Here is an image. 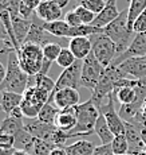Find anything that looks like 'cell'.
Instances as JSON below:
<instances>
[{
  "label": "cell",
  "instance_id": "cell-24",
  "mask_svg": "<svg viewBox=\"0 0 146 155\" xmlns=\"http://www.w3.org/2000/svg\"><path fill=\"white\" fill-rule=\"evenodd\" d=\"M43 27L46 31H48L50 34L55 35L58 38H68L71 27L64 22V19H59L55 22H43Z\"/></svg>",
  "mask_w": 146,
  "mask_h": 155
},
{
  "label": "cell",
  "instance_id": "cell-19",
  "mask_svg": "<svg viewBox=\"0 0 146 155\" xmlns=\"http://www.w3.org/2000/svg\"><path fill=\"white\" fill-rule=\"evenodd\" d=\"M76 126V107L61 109L56 116L55 127L64 132H70Z\"/></svg>",
  "mask_w": 146,
  "mask_h": 155
},
{
  "label": "cell",
  "instance_id": "cell-48",
  "mask_svg": "<svg viewBox=\"0 0 146 155\" xmlns=\"http://www.w3.org/2000/svg\"><path fill=\"white\" fill-rule=\"evenodd\" d=\"M51 2H54L55 4H58L61 8H64L68 5V3H70V0H51Z\"/></svg>",
  "mask_w": 146,
  "mask_h": 155
},
{
  "label": "cell",
  "instance_id": "cell-9",
  "mask_svg": "<svg viewBox=\"0 0 146 155\" xmlns=\"http://www.w3.org/2000/svg\"><path fill=\"white\" fill-rule=\"evenodd\" d=\"M80 76H82V61H76L74 65L62 71L59 78L55 81V89L52 93L63 88L78 89L80 86Z\"/></svg>",
  "mask_w": 146,
  "mask_h": 155
},
{
  "label": "cell",
  "instance_id": "cell-50",
  "mask_svg": "<svg viewBox=\"0 0 146 155\" xmlns=\"http://www.w3.org/2000/svg\"><path fill=\"white\" fill-rule=\"evenodd\" d=\"M12 155H31L28 151H24V150H16Z\"/></svg>",
  "mask_w": 146,
  "mask_h": 155
},
{
  "label": "cell",
  "instance_id": "cell-5",
  "mask_svg": "<svg viewBox=\"0 0 146 155\" xmlns=\"http://www.w3.org/2000/svg\"><path fill=\"white\" fill-rule=\"evenodd\" d=\"M17 57H19L22 69L28 76L34 77L40 73L44 61L43 47L42 46L35 43H23L20 46V50L17 51Z\"/></svg>",
  "mask_w": 146,
  "mask_h": 155
},
{
  "label": "cell",
  "instance_id": "cell-20",
  "mask_svg": "<svg viewBox=\"0 0 146 155\" xmlns=\"http://www.w3.org/2000/svg\"><path fill=\"white\" fill-rule=\"evenodd\" d=\"M11 18H12V27H14L15 37H16L17 43L22 46V45L24 43L30 30H31L32 19H26V18H22L20 15H17V16H11Z\"/></svg>",
  "mask_w": 146,
  "mask_h": 155
},
{
  "label": "cell",
  "instance_id": "cell-37",
  "mask_svg": "<svg viewBox=\"0 0 146 155\" xmlns=\"http://www.w3.org/2000/svg\"><path fill=\"white\" fill-rule=\"evenodd\" d=\"M12 51H16V50H15V47L10 41H0V61L7 64L8 55Z\"/></svg>",
  "mask_w": 146,
  "mask_h": 155
},
{
  "label": "cell",
  "instance_id": "cell-3",
  "mask_svg": "<svg viewBox=\"0 0 146 155\" xmlns=\"http://www.w3.org/2000/svg\"><path fill=\"white\" fill-rule=\"evenodd\" d=\"M102 32L115 43L118 55L122 54L132 43L133 38L135 37V32L130 30L129 25H127V10L122 11L120 16L115 20H113L110 25H107L102 30Z\"/></svg>",
  "mask_w": 146,
  "mask_h": 155
},
{
  "label": "cell",
  "instance_id": "cell-52",
  "mask_svg": "<svg viewBox=\"0 0 146 155\" xmlns=\"http://www.w3.org/2000/svg\"><path fill=\"white\" fill-rule=\"evenodd\" d=\"M141 112H142V115H144V116H145V119H146V103L144 104V107H142Z\"/></svg>",
  "mask_w": 146,
  "mask_h": 155
},
{
  "label": "cell",
  "instance_id": "cell-6",
  "mask_svg": "<svg viewBox=\"0 0 146 155\" xmlns=\"http://www.w3.org/2000/svg\"><path fill=\"white\" fill-rule=\"evenodd\" d=\"M91 42H93V53L97 57V59L105 68H109L114 62V59L118 57L117 46L115 43L106 37L103 32L91 35Z\"/></svg>",
  "mask_w": 146,
  "mask_h": 155
},
{
  "label": "cell",
  "instance_id": "cell-17",
  "mask_svg": "<svg viewBox=\"0 0 146 155\" xmlns=\"http://www.w3.org/2000/svg\"><path fill=\"white\" fill-rule=\"evenodd\" d=\"M35 15L43 22H55L62 18V8L51 0H42L39 7L35 10Z\"/></svg>",
  "mask_w": 146,
  "mask_h": 155
},
{
  "label": "cell",
  "instance_id": "cell-54",
  "mask_svg": "<svg viewBox=\"0 0 146 155\" xmlns=\"http://www.w3.org/2000/svg\"><path fill=\"white\" fill-rule=\"evenodd\" d=\"M139 155H146V146H145V148H144V150L141 151V154H139Z\"/></svg>",
  "mask_w": 146,
  "mask_h": 155
},
{
  "label": "cell",
  "instance_id": "cell-1",
  "mask_svg": "<svg viewBox=\"0 0 146 155\" xmlns=\"http://www.w3.org/2000/svg\"><path fill=\"white\" fill-rule=\"evenodd\" d=\"M34 85H35V76L34 77L28 76L22 69L16 51L10 53L7 61V76H5V81H4L5 91L24 94L27 89Z\"/></svg>",
  "mask_w": 146,
  "mask_h": 155
},
{
  "label": "cell",
  "instance_id": "cell-53",
  "mask_svg": "<svg viewBox=\"0 0 146 155\" xmlns=\"http://www.w3.org/2000/svg\"><path fill=\"white\" fill-rule=\"evenodd\" d=\"M4 89H5V86H4V84H3V85H0V94H2V93H3V91H4Z\"/></svg>",
  "mask_w": 146,
  "mask_h": 155
},
{
  "label": "cell",
  "instance_id": "cell-10",
  "mask_svg": "<svg viewBox=\"0 0 146 155\" xmlns=\"http://www.w3.org/2000/svg\"><path fill=\"white\" fill-rule=\"evenodd\" d=\"M146 55V32H141V34H135L133 38L132 43L129 45L126 50L122 54H120L113 62V66H120L125 61L130 58H138V57H145Z\"/></svg>",
  "mask_w": 146,
  "mask_h": 155
},
{
  "label": "cell",
  "instance_id": "cell-14",
  "mask_svg": "<svg viewBox=\"0 0 146 155\" xmlns=\"http://www.w3.org/2000/svg\"><path fill=\"white\" fill-rule=\"evenodd\" d=\"M120 11L117 8V0H107L106 2V5L99 14H97L95 19L93 20L91 26L94 27L99 28V30H103L107 25L115 20L118 16H120Z\"/></svg>",
  "mask_w": 146,
  "mask_h": 155
},
{
  "label": "cell",
  "instance_id": "cell-36",
  "mask_svg": "<svg viewBox=\"0 0 146 155\" xmlns=\"http://www.w3.org/2000/svg\"><path fill=\"white\" fill-rule=\"evenodd\" d=\"M74 11H75V14L80 18L83 25H91L93 20L95 19V16H97V15L94 12H91L90 10H87V8H85L83 5H79V4H76L75 7H74Z\"/></svg>",
  "mask_w": 146,
  "mask_h": 155
},
{
  "label": "cell",
  "instance_id": "cell-32",
  "mask_svg": "<svg viewBox=\"0 0 146 155\" xmlns=\"http://www.w3.org/2000/svg\"><path fill=\"white\" fill-rule=\"evenodd\" d=\"M76 61H78V59L75 58V55L71 53V50L68 49V47H63L62 51H61V54H59V57L56 58V64H58V66L63 68V69L70 68L71 65H74Z\"/></svg>",
  "mask_w": 146,
  "mask_h": 155
},
{
  "label": "cell",
  "instance_id": "cell-40",
  "mask_svg": "<svg viewBox=\"0 0 146 155\" xmlns=\"http://www.w3.org/2000/svg\"><path fill=\"white\" fill-rule=\"evenodd\" d=\"M14 147H15V136L0 132V148H14Z\"/></svg>",
  "mask_w": 146,
  "mask_h": 155
},
{
  "label": "cell",
  "instance_id": "cell-46",
  "mask_svg": "<svg viewBox=\"0 0 146 155\" xmlns=\"http://www.w3.org/2000/svg\"><path fill=\"white\" fill-rule=\"evenodd\" d=\"M50 155H67V151L64 147H55Z\"/></svg>",
  "mask_w": 146,
  "mask_h": 155
},
{
  "label": "cell",
  "instance_id": "cell-33",
  "mask_svg": "<svg viewBox=\"0 0 146 155\" xmlns=\"http://www.w3.org/2000/svg\"><path fill=\"white\" fill-rule=\"evenodd\" d=\"M63 47L59 43H48L46 46H43V55L44 59H48L51 62H56V58L61 54Z\"/></svg>",
  "mask_w": 146,
  "mask_h": 155
},
{
  "label": "cell",
  "instance_id": "cell-34",
  "mask_svg": "<svg viewBox=\"0 0 146 155\" xmlns=\"http://www.w3.org/2000/svg\"><path fill=\"white\" fill-rule=\"evenodd\" d=\"M35 85L50 92V93H52L54 89H55V81L52 78H50L48 74H36L35 76Z\"/></svg>",
  "mask_w": 146,
  "mask_h": 155
},
{
  "label": "cell",
  "instance_id": "cell-42",
  "mask_svg": "<svg viewBox=\"0 0 146 155\" xmlns=\"http://www.w3.org/2000/svg\"><path fill=\"white\" fill-rule=\"evenodd\" d=\"M0 41H10V35L7 32V28H5L4 23H3L2 18H0ZM11 42V41H10Z\"/></svg>",
  "mask_w": 146,
  "mask_h": 155
},
{
  "label": "cell",
  "instance_id": "cell-45",
  "mask_svg": "<svg viewBox=\"0 0 146 155\" xmlns=\"http://www.w3.org/2000/svg\"><path fill=\"white\" fill-rule=\"evenodd\" d=\"M23 3H24L26 5H28L30 8H31V10H36L38 7H39V4L42 3V0H22Z\"/></svg>",
  "mask_w": 146,
  "mask_h": 155
},
{
  "label": "cell",
  "instance_id": "cell-44",
  "mask_svg": "<svg viewBox=\"0 0 146 155\" xmlns=\"http://www.w3.org/2000/svg\"><path fill=\"white\" fill-rule=\"evenodd\" d=\"M5 76H7V66L4 65V62L0 61V85L4 84Z\"/></svg>",
  "mask_w": 146,
  "mask_h": 155
},
{
  "label": "cell",
  "instance_id": "cell-11",
  "mask_svg": "<svg viewBox=\"0 0 146 155\" xmlns=\"http://www.w3.org/2000/svg\"><path fill=\"white\" fill-rule=\"evenodd\" d=\"M23 124H24V130L28 134H31L34 138L43 139V140H48V142H50V139H51L54 131L56 130L55 126L43 123V121L39 120L38 117H34V119L24 117L23 119Z\"/></svg>",
  "mask_w": 146,
  "mask_h": 155
},
{
  "label": "cell",
  "instance_id": "cell-31",
  "mask_svg": "<svg viewBox=\"0 0 146 155\" xmlns=\"http://www.w3.org/2000/svg\"><path fill=\"white\" fill-rule=\"evenodd\" d=\"M54 148H55V147H54V144H52L51 142L35 138L34 147H32L31 155H50Z\"/></svg>",
  "mask_w": 146,
  "mask_h": 155
},
{
  "label": "cell",
  "instance_id": "cell-41",
  "mask_svg": "<svg viewBox=\"0 0 146 155\" xmlns=\"http://www.w3.org/2000/svg\"><path fill=\"white\" fill-rule=\"evenodd\" d=\"M94 155H115L113 153V148L110 144H101L98 147H95Z\"/></svg>",
  "mask_w": 146,
  "mask_h": 155
},
{
  "label": "cell",
  "instance_id": "cell-23",
  "mask_svg": "<svg viewBox=\"0 0 146 155\" xmlns=\"http://www.w3.org/2000/svg\"><path fill=\"white\" fill-rule=\"evenodd\" d=\"M94 131L98 135V138L101 139L102 144H110V143L113 142V139H114V136H115L114 134L111 132V130H110L109 124H107V121H106V119H105L103 115H99L97 123H95Z\"/></svg>",
  "mask_w": 146,
  "mask_h": 155
},
{
  "label": "cell",
  "instance_id": "cell-56",
  "mask_svg": "<svg viewBox=\"0 0 146 155\" xmlns=\"http://www.w3.org/2000/svg\"><path fill=\"white\" fill-rule=\"evenodd\" d=\"M126 155H130V154H126Z\"/></svg>",
  "mask_w": 146,
  "mask_h": 155
},
{
  "label": "cell",
  "instance_id": "cell-49",
  "mask_svg": "<svg viewBox=\"0 0 146 155\" xmlns=\"http://www.w3.org/2000/svg\"><path fill=\"white\" fill-rule=\"evenodd\" d=\"M8 11V0H0V12Z\"/></svg>",
  "mask_w": 146,
  "mask_h": 155
},
{
  "label": "cell",
  "instance_id": "cell-8",
  "mask_svg": "<svg viewBox=\"0 0 146 155\" xmlns=\"http://www.w3.org/2000/svg\"><path fill=\"white\" fill-rule=\"evenodd\" d=\"M98 111L101 115L105 116L107 124H109L111 132L117 135H122L125 134V121L122 120V117L120 116V113L115 111V105H114V93L109 94L107 99L103 101L101 105L97 107Z\"/></svg>",
  "mask_w": 146,
  "mask_h": 155
},
{
  "label": "cell",
  "instance_id": "cell-30",
  "mask_svg": "<svg viewBox=\"0 0 146 155\" xmlns=\"http://www.w3.org/2000/svg\"><path fill=\"white\" fill-rule=\"evenodd\" d=\"M113 148V153L115 155H126L129 154V143H127L126 135L122 134V135H117L114 136L113 142L110 143Z\"/></svg>",
  "mask_w": 146,
  "mask_h": 155
},
{
  "label": "cell",
  "instance_id": "cell-7",
  "mask_svg": "<svg viewBox=\"0 0 146 155\" xmlns=\"http://www.w3.org/2000/svg\"><path fill=\"white\" fill-rule=\"evenodd\" d=\"M106 68L101 64L91 51L90 54L82 61V76H80V86L90 89L91 92L97 88L101 76Z\"/></svg>",
  "mask_w": 146,
  "mask_h": 155
},
{
  "label": "cell",
  "instance_id": "cell-15",
  "mask_svg": "<svg viewBox=\"0 0 146 155\" xmlns=\"http://www.w3.org/2000/svg\"><path fill=\"white\" fill-rule=\"evenodd\" d=\"M125 135L129 143V154L139 155L145 148V143L141 136V127H137L132 123L125 121Z\"/></svg>",
  "mask_w": 146,
  "mask_h": 155
},
{
  "label": "cell",
  "instance_id": "cell-27",
  "mask_svg": "<svg viewBox=\"0 0 146 155\" xmlns=\"http://www.w3.org/2000/svg\"><path fill=\"white\" fill-rule=\"evenodd\" d=\"M146 10V0H130L127 7V25L129 28L133 30V25L135 19Z\"/></svg>",
  "mask_w": 146,
  "mask_h": 155
},
{
  "label": "cell",
  "instance_id": "cell-13",
  "mask_svg": "<svg viewBox=\"0 0 146 155\" xmlns=\"http://www.w3.org/2000/svg\"><path fill=\"white\" fill-rule=\"evenodd\" d=\"M20 107H22V111L24 113V117H28V119L38 117L43 104H42L36 97L35 85L30 86L24 92V94H23V101H22V104H20Z\"/></svg>",
  "mask_w": 146,
  "mask_h": 155
},
{
  "label": "cell",
  "instance_id": "cell-22",
  "mask_svg": "<svg viewBox=\"0 0 146 155\" xmlns=\"http://www.w3.org/2000/svg\"><path fill=\"white\" fill-rule=\"evenodd\" d=\"M141 82V80H139ZM139 85V84H138ZM138 85L135 86H121V88H117L114 91V94L117 97V100L121 103V105H127V104H132L137 100V96H138Z\"/></svg>",
  "mask_w": 146,
  "mask_h": 155
},
{
  "label": "cell",
  "instance_id": "cell-35",
  "mask_svg": "<svg viewBox=\"0 0 146 155\" xmlns=\"http://www.w3.org/2000/svg\"><path fill=\"white\" fill-rule=\"evenodd\" d=\"M78 4L83 5L85 8H87V10H90L91 12L97 15L105 8L106 2L105 0H78Z\"/></svg>",
  "mask_w": 146,
  "mask_h": 155
},
{
  "label": "cell",
  "instance_id": "cell-2",
  "mask_svg": "<svg viewBox=\"0 0 146 155\" xmlns=\"http://www.w3.org/2000/svg\"><path fill=\"white\" fill-rule=\"evenodd\" d=\"M99 111L93 100H87L86 103L76 105V126L74 130L67 132L68 139L78 136H89L95 132V123L99 117Z\"/></svg>",
  "mask_w": 146,
  "mask_h": 155
},
{
  "label": "cell",
  "instance_id": "cell-25",
  "mask_svg": "<svg viewBox=\"0 0 146 155\" xmlns=\"http://www.w3.org/2000/svg\"><path fill=\"white\" fill-rule=\"evenodd\" d=\"M67 155H94L95 146L93 142L89 140H78L73 144L66 146Z\"/></svg>",
  "mask_w": 146,
  "mask_h": 155
},
{
  "label": "cell",
  "instance_id": "cell-4",
  "mask_svg": "<svg viewBox=\"0 0 146 155\" xmlns=\"http://www.w3.org/2000/svg\"><path fill=\"white\" fill-rule=\"evenodd\" d=\"M126 74L122 71L118 66H113L110 65L109 68H106L105 71L101 76V80L98 82L97 88L93 91V94H91L90 99L94 101L95 105H101L103 103L109 94L114 93L115 91V82L120 81L122 78H126Z\"/></svg>",
  "mask_w": 146,
  "mask_h": 155
},
{
  "label": "cell",
  "instance_id": "cell-51",
  "mask_svg": "<svg viewBox=\"0 0 146 155\" xmlns=\"http://www.w3.org/2000/svg\"><path fill=\"white\" fill-rule=\"evenodd\" d=\"M141 136H142V140H144L145 146H146V127L141 128Z\"/></svg>",
  "mask_w": 146,
  "mask_h": 155
},
{
  "label": "cell",
  "instance_id": "cell-18",
  "mask_svg": "<svg viewBox=\"0 0 146 155\" xmlns=\"http://www.w3.org/2000/svg\"><path fill=\"white\" fill-rule=\"evenodd\" d=\"M68 49L71 50L78 61H83L91 51H93V42L90 37H76L71 38L68 43Z\"/></svg>",
  "mask_w": 146,
  "mask_h": 155
},
{
  "label": "cell",
  "instance_id": "cell-43",
  "mask_svg": "<svg viewBox=\"0 0 146 155\" xmlns=\"http://www.w3.org/2000/svg\"><path fill=\"white\" fill-rule=\"evenodd\" d=\"M8 116H12V117H16V119H20V120H23L24 119V113H23V111H22V107H16V108L14 109L12 112L10 113Z\"/></svg>",
  "mask_w": 146,
  "mask_h": 155
},
{
  "label": "cell",
  "instance_id": "cell-28",
  "mask_svg": "<svg viewBox=\"0 0 146 155\" xmlns=\"http://www.w3.org/2000/svg\"><path fill=\"white\" fill-rule=\"evenodd\" d=\"M34 142H35V138L23 128V130L15 136V148H16V150L28 151V153L31 154L32 147H34Z\"/></svg>",
  "mask_w": 146,
  "mask_h": 155
},
{
  "label": "cell",
  "instance_id": "cell-12",
  "mask_svg": "<svg viewBox=\"0 0 146 155\" xmlns=\"http://www.w3.org/2000/svg\"><path fill=\"white\" fill-rule=\"evenodd\" d=\"M58 107L59 109H64V108H71V107H76L79 105V93L78 89H73V88H63L59 89L58 92L50 94V100L48 103H52Z\"/></svg>",
  "mask_w": 146,
  "mask_h": 155
},
{
  "label": "cell",
  "instance_id": "cell-39",
  "mask_svg": "<svg viewBox=\"0 0 146 155\" xmlns=\"http://www.w3.org/2000/svg\"><path fill=\"white\" fill-rule=\"evenodd\" d=\"M64 22H66L70 27H78V26L83 25L82 20H80V18L75 14V11L74 10L68 11V12L64 15Z\"/></svg>",
  "mask_w": 146,
  "mask_h": 155
},
{
  "label": "cell",
  "instance_id": "cell-26",
  "mask_svg": "<svg viewBox=\"0 0 146 155\" xmlns=\"http://www.w3.org/2000/svg\"><path fill=\"white\" fill-rule=\"evenodd\" d=\"M23 128H24L23 120L12 117V116H5V119L2 121V124H0V132L16 136Z\"/></svg>",
  "mask_w": 146,
  "mask_h": 155
},
{
  "label": "cell",
  "instance_id": "cell-38",
  "mask_svg": "<svg viewBox=\"0 0 146 155\" xmlns=\"http://www.w3.org/2000/svg\"><path fill=\"white\" fill-rule=\"evenodd\" d=\"M133 31L135 32V34L146 32V10L135 19V22H134V25H133Z\"/></svg>",
  "mask_w": 146,
  "mask_h": 155
},
{
  "label": "cell",
  "instance_id": "cell-55",
  "mask_svg": "<svg viewBox=\"0 0 146 155\" xmlns=\"http://www.w3.org/2000/svg\"><path fill=\"white\" fill-rule=\"evenodd\" d=\"M145 59H146V55H145Z\"/></svg>",
  "mask_w": 146,
  "mask_h": 155
},
{
  "label": "cell",
  "instance_id": "cell-16",
  "mask_svg": "<svg viewBox=\"0 0 146 155\" xmlns=\"http://www.w3.org/2000/svg\"><path fill=\"white\" fill-rule=\"evenodd\" d=\"M120 69L123 71L126 76H132L135 80H144L146 78V59L145 57H138V58H130L121 64Z\"/></svg>",
  "mask_w": 146,
  "mask_h": 155
},
{
  "label": "cell",
  "instance_id": "cell-29",
  "mask_svg": "<svg viewBox=\"0 0 146 155\" xmlns=\"http://www.w3.org/2000/svg\"><path fill=\"white\" fill-rule=\"evenodd\" d=\"M59 111H61V109H59L58 107H54L51 103H46L42 107L39 115H38V119L42 120L43 123L55 126V120H56V116H58Z\"/></svg>",
  "mask_w": 146,
  "mask_h": 155
},
{
  "label": "cell",
  "instance_id": "cell-21",
  "mask_svg": "<svg viewBox=\"0 0 146 155\" xmlns=\"http://www.w3.org/2000/svg\"><path fill=\"white\" fill-rule=\"evenodd\" d=\"M23 101V94L19 93H14L10 91H3V93L0 94V109L5 113L10 115L16 107H19Z\"/></svg>",
  "mask_w": 146,
  "mask_h": 155
},
{
  "label": "cell",
  "instance_id": "cell-47",
  "mask_svg": "<svg viewBox=\"0 0 146 155\" xmlns=\"http://www.w3.org/2000/svg\"><path fill=\"white\" fill-rule=\"evenodd\" d=\"M16 148H0V155H12Z\"/></svg>",
  "mask_w": 146,
  "mask_h": 155
}]
</instances>
